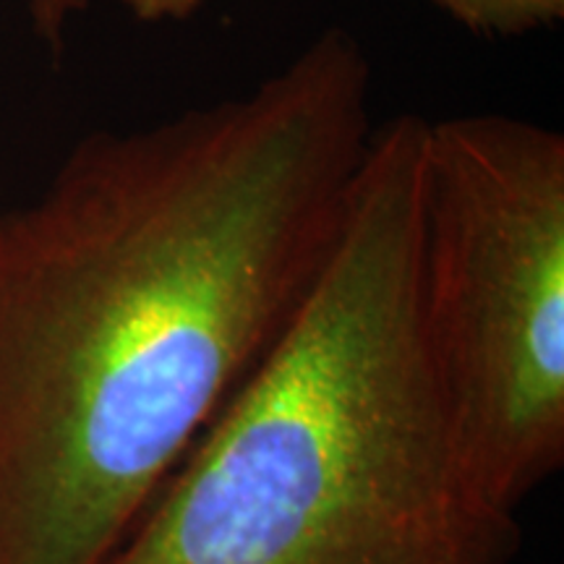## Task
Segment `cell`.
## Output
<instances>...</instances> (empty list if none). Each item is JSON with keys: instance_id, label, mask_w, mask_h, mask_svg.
Wrapping results in <instances>:
<instances>
[{"instance_id": "1", "label": "cell", "mask_w": 564, "mask_h": 564, "mask_svg": "<svg viewBox=\"0 0 564 564\" xmlns=\"http://www.w3.org/2000/svg\"><path fill=\"white\" fill-rule=\"evenodd\" d=\"M343 26L0 212V564H102L285 335L369 144Z\"/></svg>"}, {"instance_id": "2", "label": "cell", "mask_w": 564, "mask_h": 564, "mask_svg": "<svg viewBox=\"0 0 564 564\" xmlns=\"http://www.w3.org/2000/svg\"><path fill=\"white\" fill-rule=\"evenodd\" d=\"M426 121L371 131L312 293L102 564H510L421 308Z\"/></svg>"}, {"instance_id": "3", "label": "cell", "mask_w": 564, "mask_h": 564, "mask_svg": "<svg viewBox=\"0 0 564 564\" xmlns=\"http://www.w3.org/2000/svg\"><path fill=\"white\" fill-rule=\"evenodd\" d=\"M421 308L465 476L494 510L564 460V137L457 116L426 126Z\"/></svg>"}, {"instance_id": "4", "label": "cell", "mask_w": 564, "mask_h": 564, "mask_svg": "<svg viewBox=\"0 0 564 564\" xmlns=\"http://www.w3.org/2000/svg\"><path fill=\"white\" fill-rule=\"evenodd\" d=\"M481 37H523L564 19V0H432Z\"/></svg>"}, {"instance_id": "5", "label": "cell", "mask_w": 564, "mask_h": 564, "mask_svg": "<svg viewBox=\"0 0 564 564\" xmlns=\"http://www.w3.org/2000/svg\"><path fill=\"white\" fill-rule=\"evenodd\" d=\"M37 37L58 58L66 42V26L74 17L89 9L91 0H24Z\"/></svg>"}, {"instance_id": "6", "label": "cell", "mask_w": 564, "mask_h": 564, "mask_svg": "<svg viewBox=\"0 0 564 564\" xmlns=\"http://www.w3.org/2000/svg\"><path fill=\"white\" fill-rule=\"evenodd\" d=\"M121 3L139 24H165V21H188L202 9L204 0H121Z\"/></svg>"}]
</instances>
